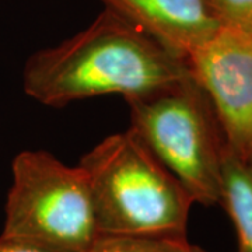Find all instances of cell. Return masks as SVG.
I'll use <instances>...</instances> for the list:
<instances>
[{
	"label": "cell",
	"mask_w": 252,
	"mask_h": 252,
	"mask_svg": "<svg viewBox=\"0 0 252 252\" xmlns=\"http://www.w3.org/2000/svg\"><path fill=\"white\" fill-rule=\"evenodd\" d=\"M188 74L187 61L105 9L79 34L31 55L23 89L39 104L61 108L108 94L133 98Z\"/></svg>",
	"instance_id": "6da1fadb"
},
{
	"label": "cell",
	"mask_w": 252,
	"mask_h": 252,
	"mask_svg": "<svg viewBox=\"0 0 252 252\" xmlns=\"http://www.w3.org/2000/svg\"><path fill=\"white\" fill-rule=\"evenodd\" d=\"M79 165L99 235L187 233L195 200L130 127L102 139Z\"/></svg>",
	"instance_id": "7a4b0ae2"
},
{
	"label": "cell",
	"mask_w": 252,
	"mask_h": 252,
	"mask_svg": "<svg viewBox=\"0 0 252 252\" xmlns=\"http://www.w3.org/2000/svg\"><path fill=\"white\" fill-rule=\"evenodd\" d=\"M125 101L130 108V129L195 203L220 205L227 140L210 99L190 72L165 87Z\"/></svg>",
	"instance_id": "3957f363"
},
{
	"label": "cell",
	"mask_w": 252,
	"mask_h": 252,
	"mask_svg": "<svg viewBox=\"0 0 252 252\" xmlns=\"http://www.w3.org/2000/svg\"><path fill=\"white\" fill-rule=\"evenodd\" d=\"M89 181L44 150L18 153L0 237L45 252H89L98 237Z\"/></svg>",
	"instance_id": "277c9868"
},
{
	"label": "cell",
	"mask_w": 252,
	"mask_h": 252,
	"mask_svg": "<svg viewBox=\"0 0 252 252\" xmlns=\"http://www.w3.org/2000/svg\"><path fill=\"white\" fill-rule=\"evenodd\" d=\"M187 63L213 105L227 146L247 157L252 149V35L221 28Z\"/></svg>",
	"instance_id": "5b68a950"
},
{
	"label": "cell",
	"mask_w": 252,
	"mask_h": 252,
	"mask_svg": "<svg viewBox=\"0 0 252 252\" xmlns=\"http://www.w3.org/2000/svg\"><path fill=\"white\" fill-rule=\"evenodd\" d=\"M107 9L187 61L221 30L210 0H104Z\"/></svg>",
	"instance_id": "8992f818"
},
{
	"label": "cell",
	"mask_w": 252,
	"mask_h": 252,
	"mask_svg": "<svg viewBox=\"0 0 252 252\" xmlns=\"http://www.w3.org/2000/svg\"><path fill=\"white\" fill-rule=\"evenodd\" d=\"M220 205L237 234V252H252V162L225 149L221 170Z\"/></svg>",
	"instance_id": "52a82bcc"
},
{
	"label": "cell",
	"mask_w": 252,
	"mask_h": 252,
	"mask_svg": "<svg viewBox=\"0 0 252 252\" xmlns=\"http://www.w3.org/2000/svg\"><path fill=\"white\" fill-rule=\"evenodd\" d=\"M89 252H209L189 243L187 234L98 235Z\"/></svg>",
	"instance_id": "ba28073f"
},
{
	"label": "cell",
	"mask_w": 252,
	"mask_h": 252,
	"mask_svg": "<svg viewBox=\"0 0 252 252\" xmlns=\"http://www.w3.org/2000/svg\"><path fill=\"white\" fill-rule=\"evenodd\" d=\"M221 28L252 35V0H210Z\"/></svg>",
	"instance_id": "9c48e42d"
},
{
	"label": "cell",
	"mask_w": 252,
	"mask_h": 252,
	"mask_svg": "<svg viewBox=\"0 0 252 252\" xmlns=\"http://www.w3.org/2000/svg\"><path fill=\"white\" fill-rule=\"evenodd\" d=\"M0 252H45L42 250H38L34 247H30L26 244L16 243V241H10L4 240L0 237Z\"/></svg>",
	"instance_id": "30bf717a"
},
{
	"label": "cell",
	"mask_w": 252,
	"mask_h": 252,
	"mask_svg": "<svg viewBox=\"0 0 252 252\" xmlns=\"http://www.w3.org/2000/svg\"><path fill=\"white\" fill-rule=\"evenodd\" d=\"M245 158H247V160H250V161L252 162V149H251V152H250V154H248V156H247Z\"/></svg>",
	"instance_id": "8fae6325"
}]
</instances>
